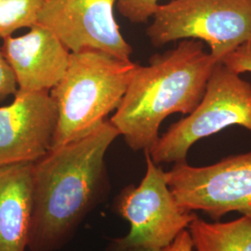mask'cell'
Segmentation results:
<instances>
[{
    "label": "cell",
    "instance_id": "6da1fadb",
    "mask_svg": "<svg viewBox=\"0 0 251 251\" xmlns=\"http://www.w3.org/2000/svg\"><path fill=\"white\" fill-rule=\"evenodd\" d=\"M119 135L105 121L92 133L33 162L30 251H57L109 193L105 154Z\"/></svg>",
    "mask_w": 251,
    "mask_h": 251
},
{
    "label": "cell",
    "instance_id": "7a4b0ae2",
    "mask_svg": "<svg viewBox=\"0 0 251 251\" xmlns=\"http://www.w3.org/2000/svg\"><path fill=\"white\" fill-rule=\"evenodd\" d=\"M217 63L197 39L152 55L147 65L139 64L110 122L131 150H149L167 117L197 108Z\"/></svg>",
    "mask_w": 251,
    "mask_h": 251
},
{
    "label": "cell",
    "instance_id": "3957f363",
    "mask_svg": "<svg viewBox=\"0 0 251 251\" xmlns=\"http://www.w3.org/2000/svg\"><path fill=\"white\" fill-rule=\"evenodd\" d=\"M139 63L97 50L71 52L62 79L50 90L58 111L51 148L92 133L125 95Z\"/></svg>",
    "mask_w": 251,
    "mask_h": 251
},
{
    "label": "cell",
    "instance_id": "277c9868",
    "mask_svg": "<svg viewBox=\"0 0 251 251\" xmlns=\"http://www.w3.org/2000/svg\"><path fill=\"white\" fill-rule=\"evenodd\" d=\"M146 29L152 46L197 39L218 63L251 41V0H171L159 5Z\"/></svg>",
    "mask_w": 251,
    "mask_h": 251
},
{
    "label": "cell",
    "instance_id": "5b68a950",
    "mask_svg": "<svg viewBox=\"0 0 251 251\" xmlns=\"http://www.w3.org/2000/svg\"><path fill=\"white\" fill-rule=\"evenodd\" d=\"M231 126L251 131V84L218 63L197 108L172 124L147 151L156 165L185 161L197 142Z\"/></svg>",
    "mask_w": 251,
    "mask_h": 251
},
{
    "label": "cell",
    "instance_id": "8992f818",
    "mask_svg": "<svg viewBox=\"0 0 251 251\" xmlns=\"http://www.w3.org/2000/svg\"><path fill=\"white\" fill-rule=\"evenodd\" d=\"M166 178L179 206L200 210L214 222L230 212L251 219V151L206 167L174 163Z\"/></svg>",
    "mask_w": 251,
    "mask_h": 251
},
{
    "label": "cell",
    "instance_id": "52a82bcc",
    "mask_svg": "<svg viewBox=\"0 0 251 251\" xmlns=\"http://www.w3.org/2000/svg\"><path fill=\"white\" fill-rule=\"evenodd\" d=\"M146 172L138 186L128 185L115 198L113 208L130 225L118 240L126 246L165 250L198 217L179 206L169 188L166 171L144 151Z\"/></svg>",
    "mask_w": 251,
    "mask_h": 251
},
{
    "label": "cell",
    "instance_id": "ba28073f",
    "mask_svg": "<svg viewBox=\"0 0 251 251\" xmlns=\"http://www.w3.org/2000/svg\"><path fill=\"white\" fill-rule=\"evenodd\" d=\"M117 0H45L37 23L49 28L70 52L97 50L130 60L132 47L114 15Z\"/></svg>",
    "mask_w": 251,
    "mask_h": 251
},
{
    "label": "cell",
    "instance_id": "9c48e42d",
    "mask_svg": "<svg viewBox=\"0 0 251 251\" xmlns=\"http://www.w3.org/2000/svg\"><path fill=\"white\" fill-rule=\"evenodd\" d=\"M58 111L49 91L17 90L0 107V166L35 162L51 148Z\"/></svg>",
    "mask_w": 251,
    "mask_h": 251
},
{
    "label": "cell",
    "instance_id": "30bf717a",
    "mask_svg": "<svg viewBox=\"0 0 251 251\" xmlns=\"http://www.w3.org/2000/svg\"><path fill=\"white\" fill-rule=\"evenodd\" d=\"M29 29L24 36L4 38L1 50L18 90L50 91L62 79L71 52L49 28L36 23Z\"/></svg>",
    "mask_w": 251,
    "mask_h": 251
},
{
    "label": "cell",
    "instance_id": "8fae6325",
    "mask_svg": "<svg viewBox=\"0 0 251 251\" xmlns=\"http://www.w3.org/2000/svg\"><path fill=\"white\" fill-rule=\"evenodd\" d=\"M33 162L0 166V251H25L32 216Z\"/></svg>",
    "mask_w": 251,
    "mask_h": 251
},
{
    "label": "cell",
    "instance_id": "7c38bea8",
    "mask_svg": "<svg viewBox=\"0 0 251 251\" xmlns=\"http://www.w3.org/2000/svg\"><path fill=\"white\" fill-rule=\"evenodd\" d=\"M196 251H251V219L208 223L197 217L188 226Z\"/></svg>",
    "mask_w": 251,
    "mask_h": 251
},
{
    "label": "cell",
    "instance_id": "4fadbf2b",
    "mask_svg": "<svg viewBox=\"0 0 251 251\" xmlns=\"http://www.w3.org/2000/svg\"><path fill=\"white\" fill-rule=\"evenodd\" d=\"M45 0H0V38L36 25Z\"/></svg>",
    "mask_w": 251,
    "mask_h": 251
},
{
    "label": "cell",
    "instance_id": "5bb4252c",
    "mask_svg": "<svg viewBox=\"0 0 251 251\" xmlns=\"http://www.w3.org/2000/svg\"><path fill=\"white\" fill-rule=\"evenodd\" d=\"M159 0H117L119 13L133 24H144L152 18Z\"/></svg>",
    "mask_w": 251,
    "mask_h": 251
},
{
    "label": "cell",
    "instance_id": "9a60e30c",
    "mask_svg": "<svg viewBox=\"0 0 251 251\" xmlns=\"http://www.w3.org/2000/svg\"><path fill=\"white\" fill-rule=\"evenodd\" d=\"M222 63L239 75L251 74V41L239 46L233 52L228 54Z\"/></svg>",
    "mask_w": 251,
    "mask_h": 251
},
{
    "label": "cell",
    "instance_id": "2e32d148",
    "mask_svg": "<svg viewBox=\"0 0 251 251\" xmlns=\"http://www.w3.org/2000/svg\"><path fill=\"white\" fill-rule=\"evenodd\" d=\"M17 90L18 85L14 73L0 48V101L8 98L9 95H15Z\"/></svg>",
    "mask_w": 251,
    "mask_h": 251
},
{
    "label": "cell",
    "instance_id": "e0dca14e",
    "mask_svg": "<svg viewBox=\"0 0 251 251\" xmlns=\"http://www.w3.org/2000/svg\"><path fill=\"white\" fill-rule=\"evenodd\" d=\"M193 244L188 230H184L175 238L165 251H193Z\"/></svg>",
    "mask_w": 251,
    "mask_h": 251
},
{
    "label": "cell",
    "instance_id": "ac0fdd59",
    "mask_svg": "<svg viewBox=\"0 0 251 251\" xmlns=\"http://www.w3.org/2000/svg\"><path fill=\"white\" fill-rule=\"evenodd\" d=\"M103 251H165V250L148 249L143 247H130L120 242L118 238H116L109 244V246Z\"/></svg>",
    "mask_w": 251,
    "mask_h": 251
}]
</instances>
